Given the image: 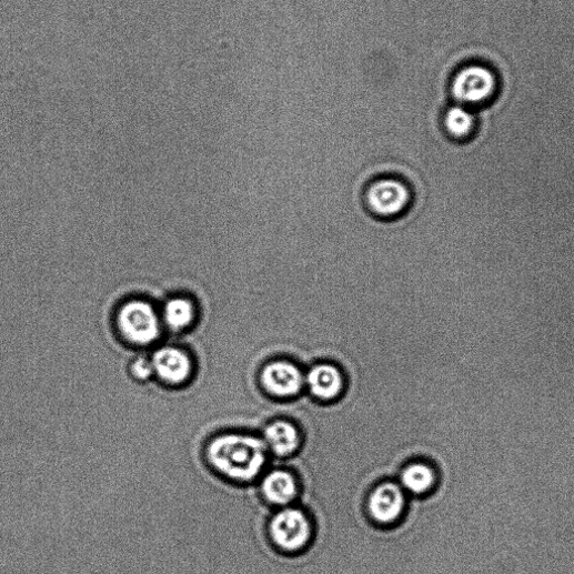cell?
I'll return each mask as SVG.
<instances>
[{
    "label": "cell",
    "mask_w": 574,
    "mask_h": 574,
    "mask_svg": "<svg viewBox=\"0 0 574 574\" xmlns=\"http://www.w3.org/2000/svg\"><path fill=\"white\" fill-rule=\"evenodd\" d=\"M365 202L374 215L396 219L411 207L412 191L402 180L384 178L370 184L365 192Z\"/></svg>",
    "instance_id": "cell-3"
},
{
    "label": "cell",
    "mask_w": 574,
    "mask_h": 574,
    "mask_svg": "<svg viewBox=\"0 0 574 574\" xmlns=\"http://www.w3.org/2000/svg\"><path fill=\"white\" fill-rule=\"evenodd\" d=\"M270 530L275 544L285 552L301 551L312 535L308 516L302 511L290 507L273 517Z\"/></svg>",
    "instance_id": "cell-4"
},
{
    "label": "cell",
    "mask_w": 574,
    "mask_h": 574,
    "mask_svg": "<svg viewBox=\"0 0 574 574\" xmlns=\"http://www.w3.org/2000/svg\"><path fill=\"white\" fill-rule=\"evenodd\" d=\"M262 492L272 504L286 506L295 500L298 484L291 473L274 471L263 480Z\"/></svg>",
    "instance_id": "cell-11"
},
{
    "label": "cell",
    "mask_w": 574,
    "mask_h": 574,
    "mask_svg": "<svg viewBox=\"0 0 574 574\" xmlns=\"http://www.w3.org/2000/svg\"><path fill=\"white\" fill-rule=\"evenodd\" d=\"M132 374L139 381H147L154 375L151 360L141 358L132 364Z\"/></svg>",
    "instance_id": "cell-15"
},
{
    "label": "cell",
    "mask_w": 574,
    "mask_h": 574,
    "mask_svg": "<svg viewBox=\"0 0 574 574\" xmlns=\"http://www.w3.org/2000/svg\"><path fill=\"white\" fill-rule=\"evenodd\" d=\"M121 335L135 346H150L161 334V319L153 305L143 300L127 302L117 316Z\"/></svg>",
    "instance_id": "cell-2"
},
{
    "label": "cell",
    "mask_w": 574,
    "mask_h": 574,
    "mask_svg": "<svg viewBox=\"0 0 574 574\" xmlns=\"http://www.w3.org/2000/svg\"><path fill=\"white\" fill-rule=\"evenodd\" d=\"M264 443L279 456L293 454L301 442L298 429L290 422L278 421L270 424L264 432Z\"/></svg>",
    "instance_id": "cell-10"
},
{
    "label": "cell",
    "mask_w": 574,
    "mask_h": 574,
    "mask_svg": "<svg viewBox=\"0 0 574 574\" xmlns=\"http://www.w3.org/2000/svg\"><path fill=\"white\" fill-rule=\"evenodd\" d=\"M205 456L210 466L222 476L251 482L266 465V445L253 435L222 434L210 441Z\"/></svg>",
    "instance_id": "cell-1"
},
{
    "label": "cell",
    "mask_w": 574,
    "mask_h": 574,
    "mask_svg": "<svg viewBox=\"0 0 574 574\" xmlns=\"http://www.w3.org/2000/svg\"><path fill=\"white\" fill-rule=\"evenodd\" d=\"M405 497L402 487L386 483L371 495L369 510L372 517L382 524L394 523L403 513Z\"/></svg>",
    "instance_id": "cell-8"
},
{
    "label": "cell",
    "mask_w": 574,
    "mask_h": 574,
    "mask_svg": "<svg viewBox=\"0 0 574 574\" xmlns=\"http://www.w3.org/2000/svg\"><path fill=\"white\" fill-rule=\"evenodd\" d=\"M310 392L318 399L330 401L340 395L343 389L341 372L331 364H319L305 377Z\"/></svg>",
    "instance_id": "cell-9"
},
{
    "label": "cell",
    "mask_w": 574,
    "mask_h": 574,
    "mask_svg": "<svg viewBox=\"0 0 574 574\" xmlns=\"http://www.w3.org/2000/svg\"><path fill=\"white\" fill-rule=\"evenodd\" d=\"M435 471L423 463L407 466L401 476L402 487L414 495L429 493L436 484Z\"/></svg>",
    "instance_id": "cell-12"
},
{
    "label": "cell",
    "mask_w": 574,
    "mask_h": 574,
    "mask_svg": "<svg viewBox=\"0 0 574 574\" xmlns=\"http://www.w3.org/2000/svg\"><path fill=\"white\" fill-rule=\"evenodd\" d=\"M444 125L451 138L465 140L473 134L475 120L469 110L453 107L445 114Z\"/></svg>",
    "instance_id": "cell-14"
},
{
    "label": "cell",
    "mask_w": 574,
    "mask_h": 574,
    "mask_svg": "<svg viewBox=\"0 0 574 574\" xmlns=\"http://www.w3.org/2000/svg\"><path fill=\"white\" fill-rule=\"evenodd\" d=\"M265 390L274 396L288 399L298 395L305 377L298 366L286 361L268 364L261 375Z\"/></svg>",
    "instance_id": "cell-6"
},
{
    "label": "cell",
    "mask_w": 574,
    "mask_h": 574,
    "mask_svg": "<svg viewBox=\"0 0 574 574\" xmlns=\"http://www.w3.org/2000/svg\"><path fill=\"white\" fill-rule=\"evenodd\" d=\"M494 87L493 73L484 67L473 66L456 75L452 90L457 100L479 103L493 93Z\"/></svg>",
    "instance_id": "cell-7"
},
{
    "label": "cell",
    "mask_w": 574,
    "mask_h": 574,
    "mask_svg": "<svg viewBox=\"0 0 574 574\" xmlns=\"http://www.w3.org/2000/svg\"><path fill=\"white\" fill-rule=\"evenodd\" d=\"M154 375L172 386L188 383L193 374V361L191 356L178 348H162L155 352L152 360Z\"/></svg>",
    "instance_id": "cell-5"
},
{
    "label": "cell",
    "mask_w": 574,
    "mask_h": 574,
    "mask_svg": "<svg viewBox=\"0 0 574 574\" xmlns=\"http://www.w3.org/2000/svg\"><path fill=\"white\" fill-rule=\"evenodd\" d=\"M194 319L195 306L189 299L174 298L168 301L164 306L163 321L174 332L188 329Z\"/></svg>",
    "instance_id": "cell-13"
}]
</instances>
